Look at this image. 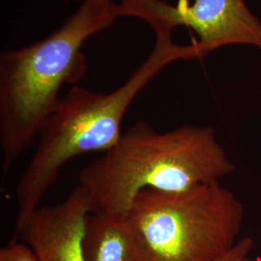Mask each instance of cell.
I'll return each mask as SVG.
<instances>
[{"label":"cell","mask_w":261,"mask_h":261,"mask_svg":"<svg viewBox=\"0 0 261 261\" xmlns=\"http://www.w3.org/2000/svg\"><path fill=\"white\" fill-rule=\"evenodd\" d=\"M234 168L211 127L185 125L158 132L139 122L81 170L77 186L93 213L127 216L145 189L185 191L220 182Z\"/></svg>","instance_id":"obj_1"},{"label":"cell","mask_w":261,"mask_h":261,"mask_svg":"<svg viewBox=\"0 0 261 261\" xmlns=\"http://www.w3.org/2000/svg\"><path fill=\"white\" fill-rule=\"evenodd\" d=\"M153 29V50L119 87L99 93L74 85L61 96L39 132L35 151L16 188V230L41 206L71 160L91 152L103 153L118 141L125 113L155 75L178 59L199 58L195 44L176 45L171 40V30Z\"/></svg>","instance_id":"obj_2"},{"label":"cell","mask_w":261,"mask_h":261,"mask_svg":"<svg viewBox=\"0 0 261 261\" xmlns=\"http://www.w3.org/2000/svg\"><path fill=\"white\" fill-rule=\"evenodd\" d=\"M115 0H82L79 9L47 37L0 56V146L7 172L35 145L65 84L87 71L85 41L120 18Z\"/></svg>","instance_id":"obj_3"},{"label":"cell","mask_w":261,"mask_h":261,"mask_svg":"<svg viewBox=\"0 0 261 261\" xmlns=\"http://www.w3.org/2000/svg\"><path fill=\"white\" fill-rule=\"evenodd\" d=\"M244 206L213 182L180 192L145 189L127 217L152 261H213L237 243Z\"/></svg>","instance_id":"obj_4"},{"label":"cell","mask_w":261,"mask_h":261,"mask_svg":"<svg viewBox=\"0 0 261 261\" xmlns=\"http://www.w3.org/2000/svg\"><path fill=\"white\" fill-rule=\"evenodd\" d=\"M121 17L142 19L150 27H186L195 31L194 44L200 57L228 45H251L261 48V22L245 0H119Z\"/></svg>","instance_id":"obj_5"},{"label":"cell","mask_w":261,"mask_h":261,"mask_svg":"<svg viewBox=\"0 0 261 261\" xmlns=\"http://www.w3.org/2000/svg\"><path fill=\"white\" fill-rule=\"evenodd\" d=\"M91 212L87 196L77 186L61 202L38 207L16 235L38 261H85L84 225Z\"/></svg>","instance_id":"obj_6"},{"label":"cell","mask_w":261,"mask_h":261,"mask_svg":"<svg viewBox=\"0 0 261 261\" xmlns=\"http://www.w3.org/2000/svg\"><path fill=\"white\" fill-rule=\"evenodd\" d=\"M85 261H152L127 216L91 212L84 225Z\"/></svg>","instance_id":"obj_7"},{"label":"cell","mask_w":261,"mask_h":261,"mask_svg":"<svg viewBox=\"0 0 261 261\" xmlns=\"http://www.w3.org/2000/svg\"><path fill=\"white\" fill-rule=\"evenodd\" d=\"M0 261H38V258L25 243L14 240L0 250Z\"/></svg>","instance_id":"obj_8"},{"label":"cell","mask_w":261,"mask_h":261,"mask_svg":"<svg viewBox=\"0 0 261 261\" xmlns=\"http://www.w3.org/2000/svg\"><path fill=\"white\" fill-rule=\"evenodd\" d=\"M253 245L254 241L252 237H244L238 240L228 252L213 261H247Z\"/></svg>","instance_id":"obj_9"},{"label":"cell","mask_w":261,"mask_h":261,"mask_svg":"<svg viewBox=\"0 0 261 261\" xmlns=\"http://www.w3.org/2000/svg\"><path fill=\"white\" fill-rule=\"evenodd\" d=\"M247 261H261V259L260 258H256V259H253V260H252V259H250V258H248V259H247Z\"/></svg>","instance_id":"obj_10"},{"label":"cell","mask_w":261,"mask_h":261,"mask_svg":"<svg viewBox=\"0 0 261 261\" xmlns=\"http://www.w3.org/2000/svg\"><path fill=\"white\" fill-rule=\"evenodd\" d=\"M61 1H71V0H61ZM74 1H82V0H74Z\"/></svg>","instance_id":"obj_11"}]
</instances>
